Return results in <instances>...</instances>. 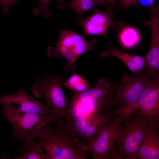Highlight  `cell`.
Returning <instances> with one entry per match:
<instances>
[{
    "mask_svg": "<svg viewBox=\"0 0 159 159\" xmlns=\"http://www.w3.org/2000/svg\"><path fill=\"white\" fill-rule=\"evenodd\" d=\"M18 0H0L1 10L5 14L9 12V8L11 6L19 4Z\"/></svg>",
    "mask_w": 159,
    "mask_h": 159,
    "instance_id": "cell-20",
    "label": "cell"
},
{
    "mask_svg": "<svg viewBox=\"0 0 159 159\" xmlns=\"http://www.w3.org/2000/svg\"><path fill=\"white\" fill-rule=\"evenodd\" d=\"M52 0H39L38 6L33 8V12L34 14L37 16H39L42 14L44 18H47L50 16L52 14V11L48 7L49 2ZM59 2L58 8L59 7L65 2V0H57Z\"/></svg>",
    "mask_w": 159,
    "mask_h": 159,
    "instance_id": "cell-19",
    "label": "cell"
},
{
    "mask_svg": "<svg viewBox=\"0 0 159 159\" xmlns=\"http://www.w3.org/2000/svg\"><path fill=\"white\" fill-rule=\"evenodd\" d=\"M156 128L154 125L148 124L147 126L138 159H159V137Z\"/></svg>",
    "mask_w": 159,
    "mask_h": 159,
    "instance_id": "cell-14",
    "label": "cell"
},
{
    "mask_svg": "<svg viewBox=\"0 0 159 159\" xmlns=\"http://www.w3.org/2000/svg\"><path fill=\"white\" fill-rule=\"evenodd\" d=\"M1 115L9 122L13 128L12 137L24 142L27 140L37 138L54 119L50 115L2 110Z\"/></svg>",
    "mask_w": 159,
    "mask_h": 159,
    "instance_id": "cell-6",
    "label": "cell"
},
{
    "mask_svg": "<svg viewBox=\"0 0 159 159\" xmlns=\"http://www.w3.org/2000/svg\"><path fill=\"white\" fill-rule=\"evenodd\" d=\"M98 5H103L106 1L109 2L112 6H115L116 5V0H97Z\"/></svg>",
    "mask_w": 159,
    "mask_h": 159,
    "instance_id": "cell-23",
    "label": "cell"
},
{
    "mask_svg": "<svg viewBox=\"0 0 159 159\" xmlns=\"http://www.w3.org/2000/svg\"><path fill=\"white\" fill-rule=\"evenodd\" d=\"M120 123L117 116L113 123L102 128L88 143L79 141L81 150L90 153L93 159H124V157L118 155L115 150L116 132Z\"/></svg>",
    "mask_w": 159,
    "mask_h": 159,
    "instance_id": "cell-9",
    "label": "cell"
},
{
    "mask_svg": "<svg viewBox=\"0 0 159 159\" xmlns=\"http://www.w3.org/2000/svg\"><path fill=\"white\" fill-rule=\"evenodd\" d=\"M59 33L60 38L55 43L56 47H48L47 54L51 58L65 57L67 63L64 68L65 72L69 71L72 68L75 62L81 55L96 49L95 44L97 40L95 39L87 41L83 34H79L65 28L60 30Z\"/></svg>",
    "mask_w": 159,
    "mask_h": 159,
    "instance_id": "cell-5",
    "label": "cell"
},
{
    "mask_svg": "<svg viewBox=\"0 0 159 159\" xmlns=\"http://www.w3.org/2000/svg\"><path fill=\"white\" fill-rule=\"evenodd\" d=\"M150 80L147 69L136 76L124 74L121 81L113 87L115 109L120 112L131 110L148 87Z\"/></svg>",
    "mask_w": 159,
    "mask_h": 159,
    "instance_id": "cell-7",
    "label": "cell"
},
{
    "mask_svg": "<svg viewBox=\"0 0 159 159\" xmlns=\"http://www.w3.org/2000/svg\"><path fill=\"white\" fill-rule=\"evenodd\" d=\"M148 124L145 119L133 114L120 122L116 134V153L125 159H138L144 132Z\"/></svg>",
    "mask_w": 159,
    "mask_h": 159,
    "instance_id": "cell-3",
    "label": "cell"
},
{
    "mask_svg": "<svg viewBox=\"0 0 159 159\" xmlns=\"http://www.w3.org/2000/svg\"><path fill=\"white\" fill-rule=\"evenodd\" d=\"M119 38L121 44L127 48H132L136 46L140 40L138 30L131 26L124 28L120 32Z\"/></svg>",
    "mask_w": 159,
    "mask_h": 159,
    "instance_id": "cell-17",
    "label": "cell"
},
{
    "mask_svg": "<svg viewBox=\"0 0 159 159\" xmlns=\"http://www.w3.org/2000/svg\"><path fill=\"white\" fill-rule=\"evenodd\" d=\"M24 146L19 149V155L14 159H46L40 144L35 139L27 140Z\"/></svg>",
    "mask_w": 159,
    "mask_h": 159,
    "instance_id": "cell-15",
    "label": "cell"
},
{
    "mask_svg": "<svg viewBox=\"0 0 159 159\" xmlns=\"http://www.w3.org/2000/svg\"><path fill=\"white\" fill-rule=\"evenodd\" d=\"M108 44L109 45L108 48L99 54L101 59L109 56L115 57L123 62L134 75L138 74L146 68L145 55L138 56L126 53L113 47L109 41Z\"/></svg>",
    "mask_w": 159,
    "mask_h": 159,
    "instance_id": "cell-13",
    "label": "cell"
},
{
    "mask_svg": "<svg viewBox=\"0 0 159 159\" xmlns=\"http://www.w3.org/2000/svg\"><path fill=\"white\" fill-rule=\"evenodd\" d=\"M73 67V74L67 80L61 82L62 86L73 90L75 93L82 92L90 89L91 87L89 82L77 73L74 65Z\"/></svg>",
    "mask_w": 159,
    "mask_h": 159,
    "instance_id": "cell-16",
    "label": "cell"
},
{
    "mask_svg": "<svg viewBox=\"0 0 159 159\" xmlns=\"http://www.w3.org/2000/svg\"><path fill=\"white\" fill-rule=\"evenodd\" d=\"M98 4L97 0H72L69 3L65 2L59 8L62 10L66 7L71 8L74 10L78 16L85 11L92 10Z\"/></svg>",
    "mask_w": 159,
    "mask_h": 159,
    "instance_id": "cell-18",
    "label": "cell"
},
{
    "mask_svg": "<svg viewBox=\"0 0 159 159\" xmlns=\"http://www.w3.org/2000/svg\"><path fill=\"white\" fill-rule=\"evenodd\" d=\"M92 10L93 13L90 16L84 19L78 17L77 19L78 24L83 28V34L85 37L98 35L104 36L108 39L107 32L109 28L118 30L123 28L122 21H115L113 19L111 6L105 11L95 8Z\"/></svg>",
    "mask_w": 159,
    "mask_h": 159,
    "instance_id": "cell-10",
    "label": "cell"
},
{
    "mask_svg": "<svg viewBox=\"0 0 159 159\" xmlns=\"http://www.w3.org/2000/svg\"><path fill=\"white\" fill-rule=\"evenodd\" d=\"M117 117L113 112L88 116L67 115L64 123L74 137L87 144L102 128L113 123Z\"/></svg>",
    "mask_w": 159,
    "mask_h": 159,
    "instance_id": "cell-8",
    "label": "cell"
},
{
    "mask_svg": "<svg viewBox=\"0 0 159 159\" xmlns=\"http://www.w3.org/2000/svg\"><path fill=\"white\" fill-rule=\"evenodd\" d=\"M122 7L127 10L132 5H137L138 0H117Z\"/></svg>",
    "mask_w": 159,
    "mask_h": 159,
    "instance_id": "cell-21",
    "label": "cell"
},
{
    "mask_svg": "<svg viewBox=\"0 0 159 159\" xmlns=\"http://www.w3.org/2000/svg\"><path fill=\"white\" fill-rule=\"evenodd\" d=\"M105 77L98 79L94 88L74 92L68 103V114L71 116H88L114 110L113 88L115 83Z\"/></svg>",
    "mask_w": 159,
    "mask_h": 159,
    "instance_id": "cell-1",
    "label": "cell"
},
{
    "mask_svg": "<svg viewBox=\"0 0 159 159\" xmlns=\"http://www.w3.org/2000/svg\"><path fill=\"white\" fill-rule=\"evenodd\" d=\"M0 102L2 110L6 111L34 113L44 116L50 114L47 105L34 98L26 92L24 87L15 94L1 96Z\"/></svg>",
    "mask_w": 159,
    "mask_h": 159,
    "instance_id": "cell-12",
    "label": "cell"
},
{
    "mask_svg": "<svg viewBox=\"0 0 159 159\" xmlns=\"http://www.w3.org/2000/svg\"><path fill=\"white\" fill-rule=\"evenodd\" d=\"M155 0H138L136 5L148 6L149 7L153 6Z\"/></svg>",
    "mask_w": 159,
    "mask_h": 159,
    "instance_id": "cell-22",
    "label": "cell"
},
{
    "mask_svg": "<svg viewBox=\"0 0 159 159\" xmlns=\"http://www.w3.org/2000/svg\"><path fill=\"white\" fill-rule=\"evenodd\" d=\"M44 150L46 159H86L88 154L81 150L79 140L64 123L47 127L37 138Z\"/></svg>",
    "mask_w": 159,
    "mask_h": 159,
    "instance_id": "cell-2",
    "label": "cell"
},
{
    "mask_svg": "<svg viewBox=\"0 0 159 159\" xmlns=\"http://www.w3.org/2000/svg\"><path fill=\"white\" fill-rule=\"evenodd\" d=\"M62 77L47 74L44 78H37L31 88L35 97H43L50 110V115L57 123H64L68 112L67 100L61 84Z\"/></svg>",
    "mask_w": 159,
    "mask_h": 159,
    "instance_id": "cell-4",
    "label": "cell"
},
{
    "mask_svg": "<svg viewBox=\"0 0 159 159\" xmlns=\"http://www.w3.org/2000/svg\"><path fill=\"white\" fill-rule=\"evenodd\" d=\"M145 119L148 124L158 126L159 122V76L150 80L149 85L134 106L132 113Z\"/></svg>",
    "mask_w": 159,
    "mask_h": 159,
    "instance_id": "cell-11",
    "label": "cell"
}]
</instances>
